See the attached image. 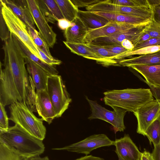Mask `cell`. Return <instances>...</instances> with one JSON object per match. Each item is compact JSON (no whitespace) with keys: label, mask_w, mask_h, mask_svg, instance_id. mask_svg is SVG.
Masks as SVG:
<instances>
[{"label":"cell","mask_w":160,"mask_h":160,"mask_svg":"<svg viewBox=\"0 0 160 160\" xmlns=\"http://www.w3.org/2000/svg\"><path fill=\"white\" fill-rule=\"evenodd\" d=\"M118 157V160H123L122 158H121L120 157Z\"/></svg>","instance_id":"49"},{"label":"cell","mask_w":160,"mask_h":160,"mask_svg":"<svg viewBox=\"0 0 160 160\" xmlns=\"http://www.w3.org/2000/svg\"><path fill=\"white\" fill-rule=\"evenodd\" d=\"M35 24L41 37L49 48H52L56 41V34L43 16L36 0H27Z\"/></svg>","instance_id":"9"},{"label":"cell","mask_w":160,"mask_h":160,"mask_svg":"<svg viewBox=\"0 0 160 160\" xmlns=\"http://www.w3.org/2000/svg\"><path fill=\"white\" fill-rule=\"evenodd\" d=\"M9 108V120L32 136L43 141L45 137L46 129L41 118L37 117L30 108L23 102H13Z\"/></svg>","instance_id":"4"},{"label":"cell","mask_w":160,"mask_h":160,"mask_svg":"<svg viewBox=\"0 0 160 160\" xmlns=\"http://www.w3.org/2000/svg\"><path fill=\"white\" fill-rule=\"evenodd\" d=\"M151 38V37L148 33L144 32V33L138 41L137 45L143 43L145 42Z\"/></svg>","instance_id":"47"},{"label":"cell","mask_w":160,"mask_h":160,"mask_svg":"<svg viewBox=\"0 0 160 160\" xmlns=\"http://www.w3.org/2000/svg\"><path fill=\"white\" fill-rule=\"evenodd\" d=\"M27 160H49L48 156L41 157L40 155H37L27 158Z\"/></svg>","instance_id":"48"},{"label":"cell","mask_w":160,"mask_h":160,"mask_svg":"<svg viewBox=\"0 0 160 160\" xmlns=\"http://www.w3.org/2000/svg\"><path fill=\"white\" fill-rule=\"evenodd\" d=\"M151 88L153 96L157 99L160 100V88H156L148 85ZM160 120V116L159 118Z\"/></svg>","instance_id":"44"},{"label":"cell","mask_w":160,"mask_h":160,"mask_svg":"<svg viewBox=\"0 0 160 160\" xmlns=\"http://www.w3.org/2000/svg\"><path fill=\"white\" fill-rule=\"evenodd\" d=\"M92 12L105 18L109 22L112 21L136 25H144L149 24L152 19L117 13Z\"/></svg>","instance_id":"20"},{"label":"cell","mask_w":160,"mask_h":160,"mask_svg":"<svg viewBox=\"0 0 160 160\" xmlns=\"http://www.w3.org/2000/svg\"><path fill=\"white\" fill-rule=\"evenodd\" d=\"M148 1L152 10V18L156 21L160 23V0Z\"/></svg>","instance_id":"36"},{"label":"cell","mask_w":160,"mask_h":160,"mask_svg":"<svg viewBox=\"0 0 160 160\" xmlns=\"http://www.w3.org/2000/svg\"><path fill=\"white\" fill-rule=\"evenodd\" d=\"M139 160H153L151 153L146 150L142 152Z\"/></svg>","instance_id":"45"},{"label":"cell","mask_w":160,"mask_h":160,"mask_svg":"<svg viewBox=\"0 0 160 160\" xmlns=\"http://www.w3.org/2000/svg\"><path fill=\"white\" fill-rule=\"evenodd\" d=\"M113 145L115 152L123 160H139L142 154L128 134L116 139Z\"/></svg>","instance_id":"14"},{"label":"cell","mask_w":160,"mask_h":160,"mask_svg":"<svg viewBox=\"0 0 160 160\" xmlns=\"http://www.w3.org/2000/svg\"><path fill=\"white\" fill-rule=\"evenodd\" d=\"M37 47L40 56L45 62L49 65L54 66L60 65L61 64L62 62L61 61L58 59H50L38 48Z\"/></svg>","instance_id":"40"},{"label":"cell","mask_w":160,"mask_h":160,"mask_svg":"<svg viewBox=\"0 0 160 160\" xmlns=\"http://www.w3.org/2000/svg\"><path fill=\"white\" fill-rule=\"evenodd\" d=\"M151 154L153 160H160V144L154 146Z\"/></svg>","instance_id":"42"},{"label":"cell","mask_w":160,"mask_h":160,"mask_svg":"<svg viewBox=\"0 0 160 160\" xmlns=\"http://www.w3.org/2000/svg\"><path fill=\"white\" fill-rule=\"evenodd\" d=\"M0 9L10 32L20 39L32 53L44 61L28 32L26 25L2 0H0Z\"/></svg>","instance_id":"6"},{"label":"cell","mask_w":160,"mask_h":160,"mask_svg":"<svg viewBox=\"0 0 160 160\" xmlns=\"http://www.w3.org/2000/svg\"><path fill=\"white\" fill-rule=\"evenodd\" d=\"M91 50L100 58L99 63L104 66H115L111 59L115 55L104 48L93 44L91 43H86Z\"/></svg>","instance_id":"24"},{"label":"cell","mask_w":160,"mask_h":160,"mask_svg":"<svg viewBox=\"0 0 160 160\" xmlns=\"http://www.w3.org/2000/svg\"><path fill=\"white\" fill-rule=\"evenodd\" d=\"M58 22L59 28L62 30L65 31L68 28L73 26L75 24L73 21L71 22L65 18L58 20Z\"/></svg>","instance_id":"41"},{"label":"cell","mask_w":160,"mask_h":160,"mask_svg":"<svg viewBox=\"0 0 160 160\" xmlns=\"http://www.w3.org/2000/svg\"><path fill=\"white\" fill-rule=\"evenodd\" d=\"M57 21L64 18L55 0H43Z\"/></svg>","instance_id":"32"},{"label":"cell","mask_w":160,"mask_h":160,"mask_svg":"<svg viewBox=\"0 0 160 160\" xmlns=\"http://www.w3.org/2000/svg\"><path fill=\"white\" fill-rule=\"evenodd\" d=\"M160 46V38H151L143 43L137 45L133 50L148 46Z\"/></svg>","instance_id":"39"},{"label":"cell","mask_w":160,"mask_h":160,"mask_svg":"<svg viewBox=\"0 0 160 160\" xmlns=\"http://www.w3.org/2000/svg\"><path fill=\"white\" fill-rule=\"evenodd\" d=\"M121 44L123 47L128 50H132L134 49V47L131 41L127 39L122 41L121 42Z\"/></svg>","instance_id":"43"},{"label":"cell","mask_w":160,"mask_h":160,"mask_svg":"<svg viewBox=\"0 0 160 160\" xmlns=\"http://www.w3.org/2000/svg\"><path fill=\"white\" fill-rule=\"evenodd\" d=\"M25 58L18 51H12L0 62V103L4 106L22 102L28 106L32 89Z\"/></svg>","instance_id":"1"},{"label":"cell","mask_w":160,"mask_h":160,"mask_svg":"<svg viewBox=\"0 0 160 160\" xmlns=\"http://www.w3.org/2000/svg\"><path fill=\"white\" fill-rule=\"evenodd\" d=\"M133 113L138 122L137 132L145 136L148 127L160 116V100L153 99Z\"/></svg>","instance_id":"10"},{"label":"cell","mask_w":160,"mask_h":160,"mask_svg":"<svg viewBox=\"0 0 160 160\" xmlns=\"http://www.w3.org/2000/svg\"><path fill=\"white\" fill-rule=\"evenodd\" d=\"M73 21L75 25L64 31L66 41L71 43H85L84 40L88 32L86 26L78 16Z\"/></svg>","instance_id":"18"},{"label":"cell","mask_w":160,"mask_h":160,"mask_svg":"<svg viewBox=\"0 0 160 160\" xmlns=\"http://www.w3.org/2000/svg\"><path fill=\"white\" fill-rule=\"evenodd\" d=\"M5 107L0 103V130H6L9 128V118Z\"/></svg>","instance_id":"35"},{"label":"cell","mask_w":160,"mask_h":160,"mask_svg":"<svg viewBox=\"0 0 160 160\" xmlns=\"http://www.w3.org/2000/svg\"><path fill=\"white\" fill-rule=\"evenodd\" d=\"M90 105L91 114L88 119L90 120L98 119L109 123L113 127L115 133L118 132H123L125 129L124 118L126 110L121 108L112 107L113 111L108 110L99 104L96 101L91 100L86 97Z\"/></svg>","instance_id":"7"},{"label":"cell","mask_w":160,"mask_h":160,"mask_svg":"<svg viewBox=\"0 0 160 160\" xmlns=\"http://www.w3.org/2000/svg\"><path fill=\"white\" fill-rule=\"evenodd\" d=\"M109 3L129 7L151 8L148 0H106Z\"/></svg>","instance_id":"29"},{"label":"cell","mask_w":160,"mask_h":160,"mask_svg":"<svg viewBox=\"0 0 160 160\" xmlns=\"http://www.w3.org/2000/svg\"><path fill=\"white\" fill-rule=\"evenodd\" d=\"M14 37L26 58L30 59L50 75H58V72L55 66L46 63L32 53L23 43L14 34Z\"/></svg>","instance_id":"22"},{"label":"cell","mask_w":160,"mask_h":160,"mask_svg":"<svg viewBox=\"0 0 160 160\" xmlns=\"http://www.w3.org/2000/svg\"><path fill=\"white\" fill-rule=\"evenodd\" d=\"M64 44L72 52L84 58L96 61L99 63L100 58L94 53L86 43H71L63 41Z\"/></svg>","instance_id":"23"},{"label":"cell","mask_w":160,"mask_h":160,"mask_svg":"<svg viewBox=\"0 0 160 160\" xmlns=\"http://www.w3.org/2000/svg\"><path fill=\"white\" fill-rule=\"evenodd\" d=\"M114 142V141L111 140L105 134H94L78 142L63 147L52 149L84 154L87 156L97 148L113 145Z\"/></svg>","instance_id":"8"},{"label":"cell","mask_w":160,"mask_h":160,"mask_svg":"<svg viewBox=\"0 0 160 160\" xmlns=\"http://www.w3.org/2000/svg\"><path fill=\"white\" fill-rule=\"evenodd\" d=\"M78 16L84 24L88 31L102 27L110 22L105 18L89 11L79 10Z\"/></svg>","instance_id":"21"},{"label":"cell","mask_w":160,"mask_h":160,"mask_svg":"<svg viewBox=\"0 0 160 160\" xmlns=\"http://www.w3.org/2000/svg\"><path fill=\"white\" fill-rule=\"evenodd\" d=\"M145 136L148 139L150 142L154 146L160 144V120L158 118L153 122L146 130Z\"/></svg>","instance_id":"28"},{"label":"cell","mask_w":160,"mask_h":160,"mask_svg":"<svg viewBox=\"0 0 160 160\" xmlns=\"http://www.w3.org/2000/svg\"><path fill=\"white\" fill-rule=\"evenodd\" d=\"M102 0H71L72 3L78 8L92 6L97 4Z\"/></svg>","instance_id":"38"},{"label":"cell","mask_w":160,"mask_h":160,"mask_svg":"<svg viewBox=\"0 0 160 160\" xmlns=\"http://www.w3.org/2000/svg\"><path fill=\"white\" fill-rule=\"evenodd\" d=\"M147 25H136L110 21L102 27L88 31L84 42L85 43H89L97 38L110 35L139 26Z\"/></svg>","instance_id":"13"},{"label":"cell","mask_w":160,"mask_h":160,"mask_svg":"<svg viewBox=\"0 0 160 160\" xmlns=\"http://www.w3.org/2000/svg\"><path fill=\"white\" fill-rule=\"evenodd\" d=\"M66 20L72 22L78 16L79 9L70 0H55Z\"/></svg>","instance_id":"25"},{"label":"cell","mask_w":160,"mask_h":160,"mask_svg":"<svg viewBox=\"0 0 160 160\" xmlns=\"http://www.w3.org/2000/svg\"><path fill=\"white\" fill-rule=\"evenodd\" d=\"M56 118L61 117L68 109L72 101L62 77L58 75H50L48 77L46 89Z\"/></svg>","instance_id":"5"},{"label":"cell","mask_w":160,"mask_h":160,"mask_svg":"<svg viewBox=\"0 0 160 160\" xmlns=\"http://www.w3.org/2000/svg\"><path fill=\"white\" fill-rule=\"evenodd\" d=\"M144 31L151 38H160V23L152 18L149 23L145 27Z\"/></svg>","instance_id":"31"},{"label":"cell","mask_w":160,"mask_h":160,"mask_svg":"<svg viewBox=\"0 0 160 160\" xmlns=\"http://www.w3.org/2000/svg\"><path fill=\"white\" fill-rule=\"evenodd\" d=\"M74 160H105L103 158L93 156L92 155H86Z\"/></svg>","instance_id":"46"},{"label":"cell","mask_w":160,"mask_h":160,"mask_svg":"<svg viewBox=\"0 0 160 160\" xmlns=\"http://www.w3.org/2000/svg\"><path fill=\"white\" fill-rule=\"evenodd\" d=\"M27 71L31 77L36 91L46 89L48 77L47 72L30 59L26 58Z\"/></svg>","instance_id":"16"},{"label":"cell","mask_w":160,"mask_h":160,"mask_svg":"<svg viewBox=\"0 0 160 160\" xmlns=\"http://www.w3.org/2000/svg\"><path fill=\"white\" fill-rule=\"evenodd\" d=\"M13 12L26 25L35 28V23L27 0H2Z\"/></svg>","instance_id":"15"},{"label":"cell","mask_w":160,"mask_h":160,"mask_svg":"<svg viewBox=\"0 0 160 160\" xmlns=\"http://www.w3.org/2000/svg\"><path fill=\"white\" fill-rule=\"evenodd\" d=\"M103 94V100L106 105L112 108L119 107L133 112L154 99L150 89L113 90L106 92Z\"/></svg>","instance_id":"3"},{"label":"cell","mask_w":160,"mask_h":160,"mask_svg":"<svg viewBox=\"0 0 160 160\" xmlns=\"http://www.w3.org/2000/svg\"><path fill=\"white\" fill-rule=\"evenodd\" d=\"M137 71L145 78L148 84L160 88V65H137L130 67Z\"/></svg>","instance_id":"19"},{"label":"cell","mask_w":160,"mask_h":160,"mask_svg":"<svg viewBox=\"0 0 160 160\" xmlns=\"http://www.w3.org/2000/svg\"><path fill=\"white\" fill-rule=\"evenodd\" d=\"M146 26L142 25L110 35L97 38L90 43L104 47L121 44L122 41L127 39L131 41L135 47L138 44V41L144 33V29Z\"/></svg>","instance_id":"11"},{"label":"cell","mask_w":160,"mask_h":160,"mask_svg":"<svg viewBox=\"0 0 160 160\" xmlns=\"http://www.w3.org/2000/svg\"><path fill=\"white\" fill-rule=\"evenodd\" d=\"M0 160H27V158L19 155L0 143Z\"/></svg>","instance_id":"30"},{"label":"cell","mask_w":160,"mask_h":160,"mask_svg":"<svg viewBox=\"0 0 160 160\" xmlns=\"http://www.w3.org/2000/svg\"><path fill=\"white\" fill-rule=\"evenodd\" d=\"M26 26L29 34L37 46L50 59H54L51 54L49 47L41 37L36 28L29 24H27Z\"/></svg>","instance_id":"27"},{"label":"cell","mask_w":160,"mask_h":160,"mask_svg":"<svg viewBox=\"0 0 160 160\" xmlns=\"http://www.w3.org/2000/svg\"><path fill=\"white\" fill-rule=\"evenodd\" d=\"M43 121L50 124L56 115L46 89L36 91L32 105Z\"/></svg>","instance_id":"12"},{"label":"cell","mask_w":160,"mask_h":160,"mask_svg":"<svg viewBox=\"0 0 160 160\" xmlns=\"http://www.w3.org/2000/svg\"><path fill=\"white\" fill-rule=\"evenodd\" d=\"M118 64L120 66L129 68L137 65H160V50L153 53L123 59L118 61Z\"/></svg>","instance_id":"17"},{"label":"cell","mask_w":160,"mask_h":160,"mask_svg":"<svg viewBox=\"0 0 160 160\" xmlns=\"http://www.w3.org/2000/svg\"><path fill=\"white\" fill-rule=\"evenodd\" d=\"M0 143L26 158L40 155L45 149L42 140L32 136L17 124L6 130H0Z\"/></svg>","instance_id":"2"},{"label":"cell","mask_w":160,"mask_h":160,"mask_svg":"<svg viewBox=\"0 0 160 160\" xmlns=\"http://www.w3.org/2000/svg\"><path fill=\"white\" fill-rule=\"evenodd\" d=\"M43 16L48 22L54 23L56 20L53 16L43 0H36Z\"/></svg>","instance_id":"34"},{"label":"cell","mask_w":160,"mask_h":160,"mask_svg":"<svg viewBox=\"0 0 160 160\" xmlns=\"http://www.w3.org/2000/svg\"><path fill=\"white\" fill-rule=\"evenodd\" d=\"M102 47L114 54L115 56L129 51L123 47L121 44H116Z\"/></svg>","instance_id":"37"},{"label":"cell","mask_w":160,"mask_h":160,"mask_svg":"<svg viewBox=\"0 0 160 160\" xmlns=\"http://www.w3.org/2000/svg\"><path fill=\"white\" fill-rule=\"evenodd\" d=\"M10 32L0 9V37L2 41L7 40L9 38Z\"/></svg>","instance_id":"33"},{"label":"cell","mask_w":160,"mask_h":160,"mask_svg":"<svg viewBox=\"0 0 160 160\" xmlns=\"http://www.w3.org/2000/svg\"><path fill=\"white\" fill-rule=\"evenodd\" d=\"M160 50V46H148L143 47L135 50H129L117 55L111 60L116 65H118V61L122 59L128 58L133 55L146 54L153 53Z\"/></svg>","instance_id":"26"}]
</instances>
